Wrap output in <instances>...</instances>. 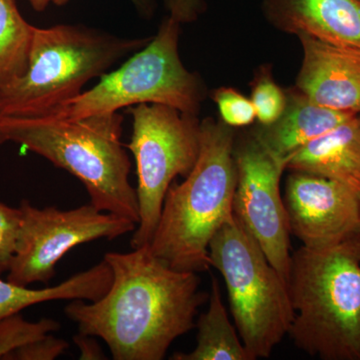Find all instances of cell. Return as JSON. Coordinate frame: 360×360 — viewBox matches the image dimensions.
Wrapping results in <instances>:
<instances>
[{"label":"cell","mask_w":360,"mask_h":360,"mask_svg":"<svg viewBox=\"0 0 360 360\" xmlns=\"http://www.w3.org/2000/svg\"><path fill=\"white\" fill-rule=\"evenodd\" d=\"M110 290L96 302L71 300L65 314L82 335L103 338L115 360H161L210 295L193 271L170 267L149 250L108 252Z\"/></svg>","instance_id":"6da1fadb"},{"label":"cell","mask_w":360,"mask_h":360,"mask_svg":"<svg viewBox=\"0 0 360 360\" xmlns=\"http://www.w3.org/2000/svg\"><path fill=\"white\" fill-rule=\"evenodd\" d=\"M236 131L221 120L200 124L198 160L181 184L172 182L163 201L149 250L174 269L206 271L212 266L210 243L233 217L238 184Z\"/></svg>","instance_id":"7a4b0ae2"},{"label":"cell","mask_w":360,"mask_h":360,"mask_svg":"<svg viewBox=\"0 0 360 360\" xmlns=\"http://www.w3.org/2000/svg\"><path fill=\"white\" fill-rule=\"evenodd\" d=\"M122 122L118 112L80 118L0 115V132L6 141L21 144L77 177L97 210L137 225L139 200L129 181L131 162L122 146Z\"/></svg>","instance_id":"3957f363"},{"label":"cell","mask_w":360,"mask_h":360,"mask_svg":"<svg viewBox=\"0 0 360 360\" xmlns=\"http://www.w3.org/2000/svg\"><path fill=\"white\" fill-rule=\"evenodd\" d=\"M296 347L323 360H360V234L291 255L288 281Z\"/></svg>","instance_id":"277c9868"},{"label":"cell","mask_w":360,"mask_h":360,"mask_svg":"<svg viewBox=\"0 0 360 360\" xmlns=\"http://www.w3.org/2000/svg\"><path fill=\"white\" fill-rule=\"evenodd\" d=\"M150 39H122L82 25L33 26L27 68L0 86V113L15 117L51 115L82 94L89 80Z\"/></svg>","instance_id":"5b68a950"},{"label":"cell","mask_w":360,"mask_h":360,"mask_svg":"<svg viewBox=\"0 0 360 360\" xmlns=\"http://www.w3.org/2000/svg\"><path fill=\"white\" fill-rule=\"evenodd\" d=\"M210 257L224 276L234 323L250 360L269 357L295 319L288 281L234 214L213 236Z\"/></svg>","instance_id":"8992f818"},{"label":"cell","mask_w":360,"mask_h":360,"mask_svg":"<svg viewBox=\"0 0 360 360\" xmlns=\"http://www.w3.org/2000/svg\"><path fill=\"white\" fill-rule=\"evenodd\" d=\"M180 23L167 16L148 44L118 70L101 75L96 86L51 115L65 118L117 112L141 103L162 104L198 115L205 98L200 77L187 70L179 51Z\"/></svg>","instance_id":"52a82bcc"},{"label":"cell","mask_w":360,"mask_h":360,"mask_svg":"<svg viewBox=\"0 0 360 360\" xmlns=\"http://www.w3.org/2000/svg\"><path fill=\"white\" fill-rule=\"evenodd\" d=\"M132 135L127 148L136 161L139 222L134 248L149 245L155 236L168 188L177 176H187L200 153V124L195 115L162 104L129 108Z\"/></svg>","instance_id":"ba28073f"},{"label":"cell","mask_w":360,"mask_h":360,"mask_svg":"<svg viewBox=\"0 0 360 360\" xmlns=\"http://www.w3.org/2000/svg\"><path fill=\"white\" fill-rule=\"evenodd\" d=\"M20 210V232L7 281L21 286L49 283L59 260L75 246L99 238H120L137 226L131 220L101 212L91 203L60 210L56 206L37 208L22 200Z\"/></svg>","instance_id":"9c48e42d"},{"label":"cell","mask_w":360,"mask_h":360,"mask_svg":"<svg viewBox=\"0 0 360 360\" xmlns=\"http://www.w3.org/2000/svg\"><path fill=\"white\" fill-rule=\"evenodd\" d=\"M238 184L233 214L264 250L272 266L288 281L290 229L281 179L286 160L274 155L255 131L234 144Z\"/></svg>","instance_id":"30bf717a"},{"label":"cell","mask_w":360,"mask_h":360,"mask_svg":"<svg viewBox=\"0 0 360 360\" xmlns=\"http://www.w3.org/2000/svg\"><path fill=\"white\" fill-rule=\"evenodd\" d=\"M290 233L309 248H326L360 234V206L342 180L291 172L283 196Z\"/></svg>","instance_id":"8fae6325"},{"label":"cell","mask_w":360,"mask_h":360,"mask_svg":"<svg viewBox=\"0 0 360 360\" xmlns=\"http://www.w3.org/2000/svg\"><path fill=\"white\" fill-rule=\"evenodd\" d=\"M302 68L295 89L324 108L360 113V49L335 44L307 34L297 35Z\"/></svg>","instance_id":"7c38bea8"},{"label":"cell","mask_w":360,"mask_h":360,"mask_svg":"<svg viewBox=\"0 0 360 360\" xmlns=\"http://www.w3.org/2000/svg\"><path fill=\"white\" fill-rule=\"evenodd\" d=\"M262 7L281 32L360 49V0H262Z\"/></svg>","instance_id":"4fadbf2b"},{"label":"cell","mask_w":360,"mask_h":360,"mask_svg":"<svg viewBox=\"0 0 360 360\" xmlns=\"http://www.w3.org/2000/svg\"><path fill=\"white\" fill-rule=\"evenodd\" d=\"M285 91L288 103L283 115L272 124L253 130L269 150L283 160H288L297 149L355 116L319 105L295 87Z\"/></svg>","instance_id":"5bb4252c"},{"label":"cell","mask_w":360,"mask_h":360,"mask_svg":"<svg viewBox=\"0 0 360 360\" xmlns=\"http://www.w3.org/2000/svg\"><path fill=\"white\" fill-rule=\"evenodd\" d=\"M286 169L345 180L360 174V117L355 115L297 149Z\"/></svg>","instance_id":"9a60e30c"},{"label":"cell","mask_w":360,"mask_h":360,"mask_svg":"<svg viewBox=\"0 0 360 360\" xmlns=\"http://www.w3.org/2000/svg\"><path fill=\"white\" fill-rule=\"evenodd\" d=\"M111 283L112 272L104 259L58 285L41 290H30L27 286L0 278V321L32 305L52 300L96 302L108 292Z\"/></svg>","instance_id":"2e32d148"},{"label":"cell","mask_w":360,"mask_h":360,"mask_svg":"<svg viewBox=\"0 0 360 360\" xmlns=\"http://www.w3.org/2000/svg\"><path fill=\"white\" fill-rule=\"evenodd\" d=\"M198 345L191 352H179L174 360H250L243 341L227 315L219 281L212 278L207 311L200 315L198 324Z\"/></svg>","instance_id":"e0dca14e"},{"label":"cell","mask_w":360,"mask_h":360,"mask_svg":"<svg viewBox=\"0 0 360 360\" xmlns=\"http://www.w3.org/2000/svg\"><path fill=\"white\" fill-rule=\"evenodd\" d=\"M60 328L53 319L26 321L14 314L0 321V359L52 360L68 348L65 340L51 335Z\"/></svg>","instance_id":"ac0fdd59"},{"label":"cell","mask_w":360,"mask_h":360,"mask_svg":"<svg viewBox=\"0 0 360 360\" xmlns=\"http://www.w3.org/2000/svg\"><path fill=\"white\" fill-rule=\"evenodd\" d=\"M32 32L15 0H0V86L25 72Z\"/></svg>","instance_id":"d6986e66"},{"label":"cell","mask_w":360,"mask_h":360,"mask_svg":"<svg viewBox=\"0 0 360 360\" xmlns=\"http://www.w3.org/2000/svg\"><path fill=\"white\" fill-rule=\"evenodd\" d=\"M251 101L260 125L276 122L288 103L285 90L276 84L270 68H262L255 75L251 87Z\"/></svg>","instance_id":"ffe728a7"},{"label":"cell","mask_w":360,"mask_h":360,"mask_svg":"<svg viewBox=\"0 0 360 360\" xmlns=\"http://www.w3.org/2000/svg\"><path fill=\"white\" fill-rule=\"evenodd\" d=\"M212 99L219 108L220 120L233 129L248 127L257 118L251 99L232 87L215 89Z\"/></svg>","instance_id":"44dd1931"},{"label":"cell","mask_w":360,"mask_h":360,"mask_svg":"<svg viewBox=\"0 0 360 360\" xmlns=\"http://www.w3.org/2000/svg\"><path fill=\"white\" fill-rule=\"evenodd\" d=\"M21 212L0 202V276L8 272L15 253Z\"/></svg>","instance_id":"7402d4cb"},{"label":"cell","mask_w":360,"mask_h":360,"mask_svg":"<svg viewBox=\"0 0 360 360\" xmlns=\"http://www.w3.org/2000/svg\"><path fill=\"white\" fill-rule=\"evenodd\" d=\"M168 16L180 25L193 22L205 13V0H162Z\"/></svg>","instance_id":"603a6c76"},{"label":"cell","mask_w":360,"mask_h":360,"mask_svg":"<svg viewBox=\"0 0 360 360\" xmlns=\"http://www.w3.org/2000/svg\"><path fill=\"white\" fill-rule=\"evenodd\" d=\"M91 336L79 335L75 336V342L79 348L80 359H103V352L96 341L92 340Z\"/></svg>","instance_id":"cb8c5ba5"},{"label":"cell","mask_w":360,"mask_h":360,"mask_svg":"<svg viewBox=\"0 0 360 360\" xmlns=\"http://www.w3.org/2000/svg\"><path fill=\"white\" fill-rule=\"evenodd\" d=\"M71 0H51V4L56 6H63L68 4ZM134 4L136 11L143 18H151L155 13V0H130Z\"/></svg>","instance_id":"d4e9b609"},{"label":"cell","mask_w":360,"mask_h":360,"mask_svg":"<svg viewBox=\"0 0 360 360\" xmlns=\"http://www.w3.org/2000/svg\"><path fill=\"white\" fill-rule=\"evenodd\" d=\"M342 181L347 182L348 186L352 187L355 195H356L360 206V174L350 175V176L347 177Z\"/></svg>","instance_id":"484cf974"},{"label":"cell","mask_w":360,"mask_h":360,"mask_svg":"<svg viewBox=\"0 0 360 360\" xmlns=\"http://www.w3.org/2000/svg\"><path fill=\"white\" fill-rule=\"evenodd\" d=\"M30 6L37 13H42L51 4V0H27Z\"/></svg>","instance_id":"4316f807"},{"label":"cell","mask_w":360,"mask_h":360,"mask_svg":"<svg viewBox=\"0 0 360 360\" xmlns=\"http://www.w3.org/2000/svg\"><path fill=\"white\" fill-rule=\"evenodd\" d=\"M0 115H1V113H0ZM4 142H6V139H4V135L0 132V146H1L2 143H4Z\"/></svg>","instance_id":"83f0119b"}]
</instances>
